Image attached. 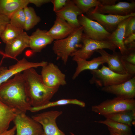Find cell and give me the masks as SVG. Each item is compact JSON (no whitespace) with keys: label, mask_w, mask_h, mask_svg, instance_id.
<instances>
[{"label":"cell","mask_w":135,"mask_h":135,"mask_svg":"<svg viewBox=\"0 0 135 135\" xmlns=\"http://www.w3.org/2000/svg\"><path fill=\"white\" fill-rule=\"evenodd\" d=\"M40 75L44 83L49 87L59 88L66 84L65 74L53 63L42 67Z\"/></svg>","instance_id":"30bf717a"},{"label":"cell","mask_w":135,"mask_h":135,"mask_svg":"<svg viewBox=\"0 0 135 135\" xmlns=\"http://www.w3.org/2000/svg\"><path fill=\"white\" fill-rule=\"evenodd\" d=\"M29 3L34 4L37 7H40L42 5L51 2L50 0H28Z\"/></svg>","instance_id":"d590c367"},{"label":"cell","mask_w":135,"mask_h":135,"mask_svg":"<svg viewBox=\"0 0 135 135\" xmlns=\"http://www.w3.org/2000/svg\"><path fill=\"white\" fill-rule=\"evenodd\" d=\"M62 111L50 110L32 116V118L42 126L45 135H66L57 126V118Z\"/></svg>","instance_id":"9c48e42d"},{"label":"cell","mask_w":135,"mask_h":135,"mask_svg":"<svg viewBox=\"0 0 135 135\" xmlns=\"http://www.w3.org/2000/svg\"><path fill=\"white\" fill-rule=\"evenodd\" d=\"M134 33H135V16H133L130 18L126 25L124 39Z\"/></svg>","instance_id":"4dcf8cb0"},{"label":"cell","mask_w":135,"mask_h":135,"mask_svg":"<svg viewBox=\"0 0 135 135\" xmlns=\"http://www.w3.org/2000/svg\"><path fill=\"white\" fill-rule=\"evenodd\" d=\"M68 104L76 105L82 108L85 106V103L84 102L76 99H63L55 101H50L46 104L41 106L36 107H32L30 111L34 112L51 107Z\"/></svg>","instance_id":"484cf974"},{"label":"cell","mask_w":135,"mask_h":135,"mask_svg":"<svg viewBox=\"0 0 135 135\" xmlns=\"http://www.w3.org/2000/svg\"><path fill=\"white\" fill-rule=\"evenodd\" d=\"M82 47L71 56L72 58H78L87 60L90 57L94 52L98 50L107 49L114 52L116 47L108 40H100L90 39L84 33L81 39Z\"/></svg>","instance_id":"8992f818"},{"label":"cell","mask_w":135,"mask_h":135,"mask_svg":"<svg viewBox=\"0 0 135 135\" xmlns=\"http://www.w3.org/2000/svg\"><path fill=\"white\" fill-rule=\"evenodd\" d=\"M23 30L15 27L10 24L2 32L0 38L2 42L6 44L19 36L24 32Z\"/></svg>","instance_id":"83f0119b"},{"label":"cell","mask_w":135,"mask_h":135,"mask_svg":"<svg viewBox=\"0 0 135 135\" xmlns=\"http://www.w3.org/2000/svg\"><path fill=\"white\" fill-rule=\"evenodd\" d=\"M124 61L125 68L127 73L135 76V65Z\"/></svg>","instance_id":"e575fe53"},{"label":"cell","mask_w":135,"mask_h":135,"mask_svg":"<svg viewBox=\"0 0 135 135\" xmlns=\"http://www.w3.org/2000/svg\"><path fill=\"white\" fill-rule=\"evenodd\" d=\"M0 100L10 107L25 113L32 106L28 102L22 74L18 73L0 85Z\"/></svg>","instance_id":"7a4b0ae2"},{"label":"cell","mask_w":135,"mask_h":135,"mask_svg":"<svg viewBox=\"0 0 135 135\" xmlns=\"http://www.w3.org/2000/svg\"><path fill=\"white\" fill-rule=\"evenodd\" d=\"M135 33H134L128 36L124 40V43L125 46L135 41Z\"/></svg>","instance_id":"8d00e7d4"},{"label":"cell","mask_w":135,"mask_h":135,"mask_svg":"<svg viewBox=\"0 0 135 135\" xmlns=\"http://www.w3.org/2000/svg\"><path fill=\"white\" fill-rule=\"evenodd\" d=\"M30 36L24 32L16 38L6 44L5 57L15 59L26 48L30 47Z\"/></svg>","instance_id":"9a60e30c"},{"label":"cell","mask_w":135,"mask_h":135,"mask_svg":"<svg viewBox=\"0 0 135 135\" xmlns=\"http://www.w3.org/2000/svg\"><path fill=\"white\" fill-rule=\"evenodd\" d=\"M68 0H52L53 11L56 12L62 9L65 5Z\"/></svg>","instance_id":"836d02e7"},{"label":"cell","mask_w":135,"mask_h":135,"mask_svg":"<svg viewBox=\"0 0 135 135\" xmlns=\"http://www.w3.org/2000/svg\"><path fill=\"white\" fill-rule=\"evenodd\" d=\"M55 13L56 16L64 20L74 28H76L81 26L79 22L78 17L83 14L73 0H68L64 7Z\"/></svg>","instance_id":"e0dca14e"},{"label":"cell","mask_w":135,"mask_h":135,"mask_svg":"<svg viewBox=\"0 0 135 135\" xmlns=\"http://www.w3.org/2000/svg\"><path fill=\"white\" fill-rule=\"evenodd\" d=\"M22 74L28 100L32 107H40L47 104L58 90L59 88L46 86L40 75L34 68L25 70Z\"/></svg>","instance_id":"6da1fadb"},{"label":"cell","mask_w":135,"mask_h":135,"mask_svg":"<svg viewBox=\"0 0 135 135\" xmlns=\"http://www.w3.org/2000/svg\"><path fill=\"white\" fill-rule=\"evenodd\" d=\"M74 2L84 14L92 8L102 5L100 0H74Z\"/></svg>","instance_id":"f546056e"},{"label":"cell","mask_w":135,"mask_h":135,"mask_svg":"<svg viewBox=\"0 0 135 135\" xmlns=\"http://www.w3.org/2000/svg\"><path fill=\"white\" fill-rule=\"evenodd\" d=\"M23 9L26 18L24 30L28 31L37 25L40 22L41 19L37 15L32 7L26 6Z\"/></svg>","instance_id":"4316f807"},{"label":"cell","mask_w":135,"mask_h":135,"mask_svg":"<svg viewBox=\"0 0 135 135\" xmlns=\"http://www.w3.org/2000/svg\"><path fill=\"white\" fill-rule=\"evenodd\" d=\"M110 135H125L124 134H117L116 133H115L113 132H110Z\"/></svg>","instance_id":"ab89813d"},{"label":"cell","mask_w":135,"mask_h":135,"mask_svg":"<svg viewBox=\"0 0 135 135\" xmlns=\"http://www.w3.org/2000/svg\"><path fill=\"white\" fill-rule=\"evenodd\" d=\"M104 92L114 94L116 97L126 99L135 98V76L123 82L102 87Z\"/></svg>","instance_id":"4fadbf2b"},{"label":"cell","mask_w":135,"mask_h":135,"mask_svg":"<svg viewBox=\"0 0 135 135\" xmlns=\"http://www.w3.org/2000/svg\"><path fill=\"white\" fill-rule=\"evenodd\" d=\"M102 65L100 69L90 71L92 76L90 82L98 87H102L119 84L135 76L128 74H121L116 73L108 67Z\"/></svg>","instance_id":"5b68a950"},{"label":"cell","mask_w":135,"mask_h":135,"mask_svg":"<svg viewBox=\"0 0 135 135\" xmlns=\"http://www.w3.org/2000/svg\"><path fill=\"white\" fill-rule=\"evenodd\" d=\"M126 52L122 57L125 61L135 65V49L127 48Z\"/></svg>","instance_id":"1f68e13d"},{"label":"cell","mask_w":135,"mask_h":135,"mask_svg":"<svg viewBox=\"0 0 135 135\" xmlns=\"http://www.w3.org/2000/svg\"><path fill=\"white\" fill-rule=\"evenodd\" d=\"M91 110L104 116L123 111L135 110V100L116 97L92 106Z\"/></svg>","instance_id":"277c9868"},{"label":"cell","mask_w":135,"mask_h":135,"mask_svg":"<svg viewBox=\"0 0 135 135\" xmlns=\"http://www.w3.org/2000/svg\"><path fill=\"white\" fill-rule=\"evenodd\" d=\"M13 121L16 135H45L41 124L26 113L19 112Z\"/></svg>","instance_id":"52a82bcc"},{"label":"cell","mask_w":135,"mask_h":135,"mask_svg":"<svg viewBox=\"0 0 135 135\" xmlns=\"http://www.w3.org/2000/svg\"><path fill=\"white\" fill-rule=\"evenodd\" d=\"M92 10L94 12L100 14L126 16L135 12V2H119L114 4L98 6Z\"/></svg>","instance_id":"5bb4252c"},{"label":"cell","mask_w":135,"mask_h":135,"mask_svg":"<svg viewBox=\"0 0 135 135\" xmlns=\"http://www.w3.org/2000/svg\"><path fill=\"white\" fill-rule=\"evenodd\" d=\"M96 52L100 54V56L105 63L108 64V68L110 70L120 74H128L125 68L124 61L120 52L115 51L112 54H110L103 49L97 50Z\"/></svg>","instance_id":"2e32d148"},{"label":"cell","mask_w":135,"mask_h":135,"mask_svg":"<svg viewBox=\"0 0 135 135\" xmlns=\"http://www.w3.org/2000/svg\"><path fill=\"white\" fill-rule=\"evenodd\" d=\"M94 122L106 125L109 132L122 134L132 135L131 126L128 125L106 119L103 120L95 121Z\"/></svg>","instance_id":"cb8c5ba5"},{"label":"cell","mask_w":135,"mask_h":135,"mask_svg":"<svg viewBox=\"0 0 135 135\" xmlns=\"http://www.w3.org/2000/svg\"><path fill=\"white\" fill-rule=\"evenodd\" d=\"M72 60L75 61L77 64L72 77L73 80L76 79L83 71L86 70L91 71L96 70L100 65L105 63L100 56L94 58L89 61L78 58H72Z\"/></svg>","instance_id":"44dd1931"},{"label":"cell","mask_w":135,"mask_h":135,"mask_svg":"<svg viewBox=\"0 0 135 135\" xmlns=\"http://www.w3.org/2000/svg\"><path fill=\"white\" fill-rule=\"evenodd\" d=\"M29 4L28 0H0V14L10 16Z\"/></svg>","instance_id":"603a6c76"},{"label":"cell","mask_w":135,"mask_h":135,"mask_svg":"<svg viewBox=\"0 0 135 135\" xmlns=\"http://www.w3.org/2000/svg\"><path fill=\"white\" fill-rule=\"evenodd\" d=\"M78 19L80 25L83 27L84 34L88 38L95 40L109 41L111 33L97 22L84 14L79 16Z\"/></svg>","instance_id":"ba28073f"},{"label":"cell","mask_w":135,"mask_h":135,"mask_svg":"<svg viewBox=\"0 0 135 135\" xmlns=\"http://www.w3.org/2000/svg\"><path fill=\"white\" fill-rule=\"evenodd\" d=\"M86 16L100 24L108 32L111 33L123 20L130 17L135 16V12L126 16L105 14L93 11L90 9L86 13Z\"/></svg>","instance_id":"8fae6325"},{"label":"cell","mask_w":135,"mask_h":135,"mask_svg":"<svg viewBox=\"0 0 135 135\" xmlns=\"http://www.w3.org/2000/svg\"><path fill=\"white\" fill-rule=\"evenodd\" d=\"M76 28L62 18L56 16L54 24L47 33L54 40H59L67 37Z\"/></svg>","instance_id":"ac0fdd59"},{"label":"cell","mask_w":135,"mask_h":135,"mask_svg":"<svg viewBox=\"0 0 135 135\" xmlns=\"http://www.w3.org/2000/svg\"><path fill=\"white\" fill-rule=\"evenodd\" d=\"M16 130V128L14 126L13 127L9 130H7L0 134V135H14Z\"/></svg>","instance_id":"f35d334b"},{"label":"cell","mask_w":135,"mask_h":135,"mask_svg":"<svg viewBox=\"0 0 135 135\" xmlns=\"http://www.w3.org/2000/svg\"><path fill=\"white\" fill-rule=\"evenodd\" d=\"M130 18L124 20L118 25L116 29L111 33L109 40L110 41L118 48L122 55L124 54L127 50L124 44V40L126 26Z\"/></svg>","instance_id":"7402d4cb"},{"label":"cell","mask_w":135,"mask_h":135,"mask_svg":"<svg viewBox=\"0 0 135 135\" xmlns=\"http://www.w3.org/2000/svg\"><path fill=\"white\" fill-rule=\"evenodd\" d=\"M101 6H108L115 4L116 2L118 1L117 0H100Z\"/></svg>","instance_id":"74e56055"},{"label":"cell","mask_w":135,"mask_h":135,"mask_svg":"<svg viewBox=\"0 0 135 135\" xmlns=\"http://www.w3.org/2000/svg\"><path fill=\"white\" fill-rule=\"evenodd\" d=\"M48 63L47 62L44 61L40 62H30L24 58L15 64L10 66L8 68L4 67H0V85L13 76L27 69L42 67Z\"/></svg>","instance_id":"7c38bea8"},{"label":"cell","mask_w":135,"mask_h":135,"mask_svg":"<svg viewBox=\"0 0 135 135\" xmlns=\"http://www.w3.org/2000/svg\"><path fill=\"white\" fill-rule=\"evenodd\" d=\"M83 33V28L81 26L67 37L54 42L52 49L57 60L61 59L64 64H66L69 57L82 47Z\"/></svg>","instance_id":"3957f363"},{"label":"cell","mask_w":135,"mask_h":135,"mask_svg":"<svg viewBox=\"0 0 135 135\" xmlns=\"http://www.w3.org/2000/svg\"><path fill=\"white\" fill-rule=\"evenodd\" d=\"M19 112L0 100V134L8 130L10 122L13 121Z\"/></svg>","instance_id":"ffe728a7"},{"label":"cell","mask_w":135,"mask_h":135,"mask_svg":"<svg viewBox=\"0 0 135 135\" xmlns=\"http://www.w3.org/2000/svg\"><path fill=\"white\" fill-rule=\"evenodd\" d=\"M10 17L0 14V38L6 27L10 24Z\"/></svg>","instance_id":"d6a6232c"},{"label":"cell","mask_w":135,"mask_h":135,"mask_svg":"<svg viewBox=\"0 0 135 135\" xmlns=\"http://www.w3.org/2000/svg\"><path fill=\"white\" fill-rule=\"evenodd\" d=\"M47 31L37 28L30 36V48L33 52H39L54 40L48 34Z\"/></svg>","instance_id":"d6986e66"},{"label":"cell","mask_w":135,"mask_h":135,"mask_svg":"<svg viewBox=\"0 0 135 135\" xmlns=\"http://www.w3.org/2000/svg\"><path fill=\"white\" fill-rule=\"evenodd\" d=\"M10 24L16 28L24 30L26 18L23 8L17 10L10 16Z\"/></svg>","instance_id":"f1b7e54d"},{"label":"cell","mask_w":135,"mask_h":135,"mask_svg":"<svg viewBox=\"0 0 135 135\" xmlns=\"http://www.w3.org/2000/svg\"><path fill=\"white\" fill-rule=\"evenodd\" d=\"M106 119L128 125L134 126L135 110L123 111L104 116Z\"/></svg>","instance_id":"d4e9b609"}]
</instances>
